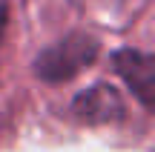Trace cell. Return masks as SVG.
Wrapping results in <instances>:
<instances>
[{
	"instance_id": "6da1fadb",
	"label": "cell",
	"mask_w": 155,
	"mask_h": 152,
	"mask_svg": "<svg viewBox=\"0 0 155 152\" xmlns=\"http://www.w3.org/2000/svg\"><path fill=\"white\" fill-rule=\"evenodd\" d=\"M95 57V40L89 37H69L66 43L49 49L43 57L38 60V75L46 80H66L78 75V69L92 63Z\"/></svg>"
},
{
	"instance_id": "7a4b0ae2",
	"label": "cell",
	"mask_w": 155,
	"mask_h": 152,
	"mask_svg": "<svg viewBox=\"0 0 155 152\" xmlns=\"http://www.w3.org/2000/svg\"><path fill=\"white\" fill-rule=\"evenodd\" d=\"M75 115L86 124H112L124 118V101L112 86L98 83L75 98Z\"/></svg>"
},
{
	"instance_id": "3957f363",
	"label": "cell",
	"mask_w": 155,
	"mask_h": 152,
	"mask_svg": "<svg viewBox=\"0 0 155 152\" xmlns=\"http://www.w3.org/2000/svg\"><path fill=\"white\" fill-rule=\"evenodd\" d=\"M118 72L124 75L132 92L141 98L144 106H152V86H155V66H152V57L144 55V52H135L127 49L118 55Z\"/></svg>"
}]
</instances>
